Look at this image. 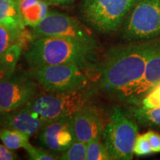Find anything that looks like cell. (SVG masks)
Masks as SVG:
<instances>
[{
	"instance_id": "cell-1",
	"label": "cell",
	"mask_w": 160,
	"mask_h": 160,
	"mask_svg": "<svg viewBox=\"0 0 160 160\" xmlns=\"http://www.w3.org/2000/svg\"><path fill=\"white\" fill-rule=\"evenodd\" d=\"M159 39L131 42L109 50L99 71V86L106 93L124 102L142 77Z\"/></svg>"
},
{
	"instance_id": "cell-2",
	"label": "cell",
	"mask_w": 160,
	"mask_h": 160,
	"mask_svg": "<svg viewBox=\"0 0 160 160\" xmlns=\"http://www.w3.org/2000/svg\"><path fill=\"white\" fill-rule=\"evenodd\" d=\"M98 48L66 38L40 37L32 39L25 57L31 68L76 64L89 69L95 62Z\"/></svg>"
},
{
	"instance_id": "cell-3",
	"label": "cell",
	"mask_w": 160,
	"mask_h": 160,
	"mask_svg": "<svg viewBox=\"0 0 160 160\" xmlns=\"http://www.w3.org/2000/svg\"><path fill=\"white\" fill-rule=\"evenodd\" d=\"M138 132V124L128 112L120 106L112 108L102 133L103 143L112 159H133Z\"/></svg>"
},
{
	"instance_id": "cell-4",
	"label": "cell",
	"mask_w": 160,
	"mask_h": 160,
	"mask_svg": "<svg viewBox=\"0 0 160 160\" xmlns=\"http://www.w3.org/2000/svg\"><path fill=\"white\" fill-rule=\"evenodd\" d=\"M136 0H84L82 17L92 29L111 34L122 25Z\"/></svg>"
},
{
	"instance_id": "cell-5",
	"label": "cell",
	"mask_w": 160,
	"mask_h": 160,
	"mask_svg": "<svg viewBox=\"0 0 160 160\" xmlns=\"http://www.w3.org/2000/svg\"><path fill=\"white\" fill-rule=\"evenodd\" d=\"M88 97L85 89L49 92L33 97L26 104L44 122L73 115L87 105Z\"/></svg>"
},
{
	"instance_id": "cell-6",
	"label": "cell",
	"mask_w": 160,
	"mask_h": 160,
	"mask_svg": "<svg viewBox=\"0 0 160 160\" xmlns=\"http://www.w3.org/2000/svg\"><path fill=\"white\" fill-rule=\"evenodd\" d=\"M122 36L131 42L160 38V0H136L122 24Z\"/></svg>"
},
{
	"instance_id": "cell-7",
	"label": "cell",
	"mask_w": 160,
	"mask_h": 160,
	"mask_svg": "<svg viewBox=\"0 0 160 160\" xmlns=\"http://www.w3.org/2000/svg\"><path fill=\"white\" fill-rule=\"evenodd\" d=\"M31 68L32 77L48 92L85 89L88 83V68L76 64L43 65Z\"/></svg>"
},
{
	"instance_id": "cell-8",
	"label": "cell",
	"mask_w": 160,
	"mask_h": 160,
	"mask_svg": "<svg viewBox=\"0 0 160 160\" xmlns=\"http://www.w3.org/2000/svg\"><path fill=\"white\" fill-rule=\"evenodd\" d=\"M33 39L40 37H58L99 47L94 35L74 18L59 12L48 14L31 31Z\"/></svg>"
},
{
	"instance_id": "cell-9",
	"label": "cell",
	"mask_w": 160,
	"mask_h": 160,
	"mask_svg": "<svg viewBox=\"0 0 160 160\" xmlns=\"http://www.w3.org/2000/svg\"><path fill=\"white\" fill-rule=\"evenodd\" d=\"M37 91L36 80L27 75H12L0 79V112L5 113L25 105Z\"/></svg>"
},
{
	"instance_id": "cell-10",
	"label": "cell",
	"mask_w": 160,
	"mask_h": 160,
	"mask_svg": "<svg viewBox=\"0 0 160 160\" xmlns=\"http://www.w3.org/2000/svg\"><path fill=\"white\" fill-rule=\"evenodd\" d=\"M76 140L72 117L48 122L40 130V143L53 153H63Z\"/></svg>"
},
{
	"instance_id": "cell-11",
	"label": "cell",
	"mask_w": 160,
	"mask_h": 160,
	"mask_svg": "<svg viewBox=\"0 0 160 160\" xmlns=\"http://www.w3.org/2000/svg\"><path fill=\"white\" fill-rule=\"evenodd\" d=\"M73 129L79 141L88 143L102 136L104 125L101 113L97 109L85 105L73 115Z\"/></svg>"
},
{
	"instance_id": "cell-12",
	"label": "cell",
	"mask_w": 160,
	"mask_h": 160,
	"mask_svg": "<svg viewBox=\"0 0 160 160\" xmlns=\"http://www.w3.org/2000/svg\"><path fill=\"white\" fill-rule=\"evenodd\" d=\"M44 124L42 120L27 105L9 112L0 113V130H17L31 137L40 131Z\"/></svg>"
},
{
	"instance_id": "cell-13",
	"label": "cell",
	"mask_w": 160,
	"mask_h": 160,
	"mask_svg": "<svg viewBox=\"0 0 160 160\" xmlns=\"http://www.w3.org/2000/svg\"><path fill=\"white\" fill-rule=\"evenodd\" d=\"M160 83V43L148 62L145 73L125 99V102L137 105L155 86Z\"/></svg>"
},
{
	"instance_id": "cell-14",
	"label": "cell",
	"mask_w": 160,
	"mask_h": 160,
	"mask_svg": "<svg viewBox=\"0 0 160 160\" xmlns=\"http://www.w3.org/2000/svg\"><path fill=\"white\" fill-rule=\"evenodd\" d=\"M19 13L25 26L37 27L48 14V4L43 0H18Z\"/></svg>"
},
{
	"instance_id": "cell-15",
	"label": "cell",
	"mask_w": 160,
	"mask_h": 160,
	"mask_svg": "<svg viewBox=\"0 0 160 160\" xmlns=\"http://www.w3.org/2000/svg\"><path fill=\"white\" fill-rule=\"evenodd\" d=\"M30 39H33V37L25 28H18L0 24V59L12 47L17 44L28 43Z\"/></svg>"
},
{
	"instance_id": "cell-16",
	"label": "cell",
	"mask_w": 160,
	"mask_h": 160,
	"mask_svg": "<svg viewBox=\"0 0 160 160\" xmlns=\"http://www.w3.org/2000/svg\"><path fill=\"white\" fill-rule=\"evenodd\" d=\"M129 110L128 113L137 124L160 131V107L145 108L138 105H132Z\"/></svg>"
},
{
	"instance_id": "cell-17",
	"label": "cell",
	"mask_w": 160,
	"mask_h": 160,
	"mask_svg": "<svg viewBox=\"0 0 160 160\" xmlns=\"http://www.w3.org/2000/svg\"><path fill=\"white\" fill-rule=\"evenodd\" d=\"M0 24L25 28L19 13L18 0H0Z\"/></svg>"
},
{
	"instance_id": "cell-18",
	"label": "cell",
	"mask_w": 160,
	"mask_h": 160,
	"mask_svg": "<svg viewBox=\"0 0 160 160\" xmlns=\"http://www.w3.org/2000/svg\"><path fill=\"white\" fill-rule=\"evenodd\" d=\"M29 137L30 136L17 130L7 128L0 130L1 142L4 145L13 151L22 148L25 149L31 144Z\"/></svg>"
},
{
	"instance_id": "cell-19",
	"label": "cell",
	"mask_w": 160,
	"mask_h": 160,
	"mask_svg": "<svg viewBox=\"0 0 160 160\" xmlns=\"http://www.w3.org/2000/svg\"><path fill=\"white\" fill-rule=\"evenodd\" d=\"M87 144V160H113L100 138L88 142Z\"/></svg>"
},
{
	"instance_id": "cell-20",
	"label": "cell",
	"mask_w": 160,
	"mask_h": 160,
	"mask_svg": "<svg viewBox=\"0 0 160 160\" xmlns=\"http://www.w3.org/2000/svg\"><path fill=\"white\" fill-rule=\"evenodd\" d=\"M59 159L87 160V144L77 139Z\"/></svg>"
},
{
	"instance_id": "cell-21",
	"label": "cell",
	"mask_w": 160,
	"mask_h": 160,
	"mask_svg": "<svg viewBox=\"0 0 160 160\" xmlns=\"http://www.w3.org/2000/svg\"><path fill=\"white\" fill-rule=\"evenodd\" d=\"M145 108H155L160 107V83L155 86L137 105Z\"/></svg>"
},
{
	"instance_id": "cell-22",
	"label": "cell",
	"mask_w": 160,
	"mask_h": 160,
	"mask_svg": "<svg viewBox=\"0 0 160 160\" xmlns=\"http://www.w3.org/2000/svg\"><path fill=\"white\" fill-rule=\"evenodd\" d=\"M25 150L28 153L29 159L33 160H56L59 157L54 153H51L48 151L42 148L33 147L31 144L25 148Z\"/></svg>"
},
{
	"instance_id": "cell-23",
	"label": "cell",
	"mask_w": 160,
	"mask_h": 160,
	"mask_svg": "<svg viewBox=\"0 0 160 160\" xmlns=\"http://www.w3.org/2000/svg\"><path fill=\"white\" fill-rule=\"evenodd\" d=\"M133 153L138 157L149 155L153 153L148 140L145 137V134L137 135L133 148Z\"/></svg>"
},
{
	"instance_id": "cell-24",
	"label": "cell",
	"mask_w": 160,
	"mask_h": 160,
	"mask_svg": "<svg viewBox=\"0 0 160 160\" xmlns=\"http://www.w3.org/2000/svg\"><path fill=\"white\" fill-rule=\"evenodd\" d=\"M148 140L153 153H160V134L155 131H148L144 133Z\"/></svg>"
},
{
	"instance_id": "cell-25",
	"label": "cell",
	"mask_w": 160,
	"mask_h": 160,
	"mask_svg": "<svg viewBox=\"0 0 160 160\" xmlns=\"http://www.w3.org/2000/svg\"><path fill=\"white\" fill-rule=\"evenodd\" d=\"M17 159V153H15L13 150L0 144V160H14Z\"/></svg>"
},
{
	"instance_id": "cell-26",
	"label": "cell",
	"mask_w": 160,
	"mask_h": 160,
	"mask_svg": "<svg viewBox=\"0 0 160 160\" xmlns=\"http://www.w3.org/2000/svg\"><path fill=\"white\" fill-rule=\"evenodd\" d=\"M48 4H56V5H64L74 1V0H43Z\"/></svg>"
},
{
	"instance_id": "cell-27",
	"label": "cell",
	"mask_w": 160,
	"mask_h": 160,
	"mask_svg": "<svg viewBox=\"0 0 160 160\" xmlns=\"http://www.w3.org/2000/svg\"><path fill=\"white\" fill-rule=\"evenodd\" d=\"M0 113H1V112H0Z\"/></svg>"
}]
</instances>
